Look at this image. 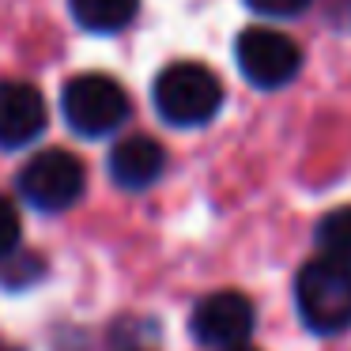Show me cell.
<instances>
[{
    "label": "cell",
    "mask_w": 351,
    "mask_h": 351,
    "mask_svg": "<svg viewBox=\"0 0 351 351\" xmlns=\"http://www.w3.org/2000/svg\"><path fill=\"white\" fill-rule=\"evenodd\" d=\"M72 19L91 34H114L136 19L140 0H69Z\"/></svg>",
    "instance_id": "obj_9"
},
{
    "label": "cell",
    "mask_w": 351,
    "mask_h": 351,
    "mask_svg": "<svg viewBox=\"0 0 351 351\" xmlns=\"http://www.w3.org/2000/svg\"><path fill=\"white\" fill-rule=\"evenodd\" d=\"M42 129H46V99L38 95V87L4 80L0 84V147L4 152L27 147L42 136Z\"/></svg>",
    "instance_id": "obj_7"
},
{
    "label": "cell",
    "mask_w": 351,
    "mask_h": 351,
    "mask_svg": "<svg viewBox=\"0 0 351 351\" xmlns=\"http://www.w3.org/2000/svg\"><path fill=\"white\" fill-rule=\"evenodd\" d=\"M234 61L253 87L276 91V87H287L291 80L298 76V69H302V49H298V42L287 38L283 31L250 27V31H242L234 42Z\"/></svg>",
    "instance_id": "obj_5"
},
{
    "label": "cell",
    "mask_w": 351,
    "mask_h": 351,
    "mask_svg": "<svg viewBox=\"0 0 351 351\" xmlns=\"http://www.w3.org/2000/svg\"><path fill=\"white\" fill-rule=\"evenodd\" d=\"M42 257L27 250H12L8 257H0V283L4 287H27V283L42 280Z\"/></svg>",
    "instance_id": "obj_11"
},
{
    "label": "cell",
    "mask_w": 351,
    "mask_h": 351,
    "mask_svg": "<svg viewBox=\"0 0 351 351\" xmlns=\"http://www.w3.org/2000/svg\"><path fill=\"white\" fill-rule=\"evenodd\" d=\"M0 351H19L16 343H8V340H0Z\"/></svg>",
    "instance_id": "obj_14"
},
{
    "label": "cell",
    "mask_w": 351,
    "mask_h": 351,
    "mask_svg": "<svg viewBox=\"0 0 351 351\" xmlns=\"http://www.w3.org/2000/svg\"><path fill=\"white\" fill-rule=\"evenodd\" d=\"M253 12L261 16H272V19H283V16H298V12L310 8V0H245Z\"/></svg>",
    "instance_id": "obj_13"
},
{
    "label": "cell",
    "mask_w": 351,
    "mask_h": 351,
    "mask_svg": "<svg viewBox=\"0 0 351 351\" xmlns=\"http://www.w3.org/2000/svg\"><path fill=\"white\" fill-rule=\"evenodd\" d=\"M64 121L80 132V136H106V132L121 129L129 117V95L114 76L102 72H84V76L69 80L61 95Z\"/></svg>",
    "instance_id": "obj_4"
},
{
    "label": "cell",
    "mask_w": 351,
    "mask_h": 351,
    "mask_svg": "<svg viewBox=\"0 0 351 351\" xmlns=\"http://www.w3.org/2000/svg\"><path fill=\"white\" fill-rule=\"evenodd\" d=\"M227 351H253V348H245V343H242V348H227Z\"/></svg>",
    "instance_id": "obj_15"
},
{
    "label": "cell",
    "mask_w": 351,
    "mask_h": 351,
    "mask_svg": "<svg viewBox=\"0 0 351 351\" xmlns=\"http://www.w3.org/2000/svg\"><path fill=\"white\" fill-rule=\"evenodd\" d=\"M295 306L310 332L336 336L351 328V265L332 257L306 261L295 276Z\"/></svg>",
    "instance_id": "obj_1"
},
{
    "label": "cell",
    "mask_w": 351,
    "mask_h": 351,
    "mask_svg": "<svg viewBox=\"0 0 351 351\" xmlns=\"http://www.w3.org/2000/svg\"><path fill=\"white\" fill-rule=\"evenodd\" d=\"M19 250V212L8 197H0V257Z\"/></svg>",
    "instance_id": "obj_12"
},
{
    "label": "cell",
    "mask_w": 351,
    "mask_h": 351,
    "mask_svg": "<svg viewBox=\"0 0 351 351\" xmlns=\"http://www.w3.org/2000/svg\"><path fill=\"white\" fill-rule=\"evenodd\" d=\"M253 302L242 295V291H215V295H204L197 302L189 317V328L197 336V343L204 348H242L253 332Z\"/></svg>",
    "instance_id": "obj_6"
},
{
    "label": "cell",
    "mask_w": 351,
    "mask_h": 351,
    "mask_svg": "<svg viewBox=\"0 0 351 351\" xmlns=\"http://www.w3.org/2000/svg\"><path fill=\"white\" fill-rule=\"evenodd\" d=\"M162 170H167V152H162L159 140L144 136V132L117 140L114 152H110V178L121 189H147V185L159 182Z\"/></svg>",
    "instance_id": "obj_8"
},
{
    "label": "cell",
    "mask_w": 351,
    "mask_h": 351,
    "mask_svg": "<svg viewBox=\"0 0 351 351\" xmlns=\"http://www.w3.org/2000/svg\"><path fill=\"white\" fill-rule=\"evenodd\" d=\"M155 110L167 125L178 129H193V125H208L223 106V84L212 69L197 61H178L155 76L152 87Z\"/></svg>",
    "instance_id": "obj_2"
},
{
    "label": "cell",
    "mask_w": 351,
    "mask_h": 351,
    "mask_svg": "<svg viewBox=\"0 0 351 351\" xmlns=\"http://www.w3.org/2000/svg\"><path fill=\"white\" fill-rule=\"evenodd\" d=\"M87 189V170L72 152L61 147H46V152L31 155L23 170H19V193L31 208L46 215L69 212Z\"/></svg>",
    "instance_id": "obj_3"
},
{
    "label": "cell",
    "mask_w": 351,
    "mask_h": 351,
    "mask_svg": "<svg viewBox=\"0 0 351 351\" xmlns=\"http://www.w3.org/2000/svg\"><path fill=\"white\" fill-rule=\"evenodd\" d=\"M321 257H332L340 265H351V208H332L313 230Z\"/></svg>",
    "instance_id": "obj_10"
}]
</instances>
